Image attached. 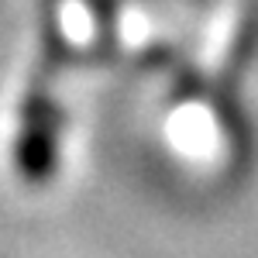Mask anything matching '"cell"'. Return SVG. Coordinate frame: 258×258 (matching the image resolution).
<instances>
[{
  "label": "cell",
  "instance_id": "1",
  "mask_svg": "<svg viewBox=\"0 0 258 258\" xmlns=\"http://www.w3.org/2000/svg\"><path fill=\"white\" fill-rule=\"evenodd\" d=\"M14 155H18L21 176H28V182H45L55 172V159H59V114H55L52 97L31 93Z\"/></svg>",
  "mask_w": 258,
  "mask_h": 258
}]
</instances>
